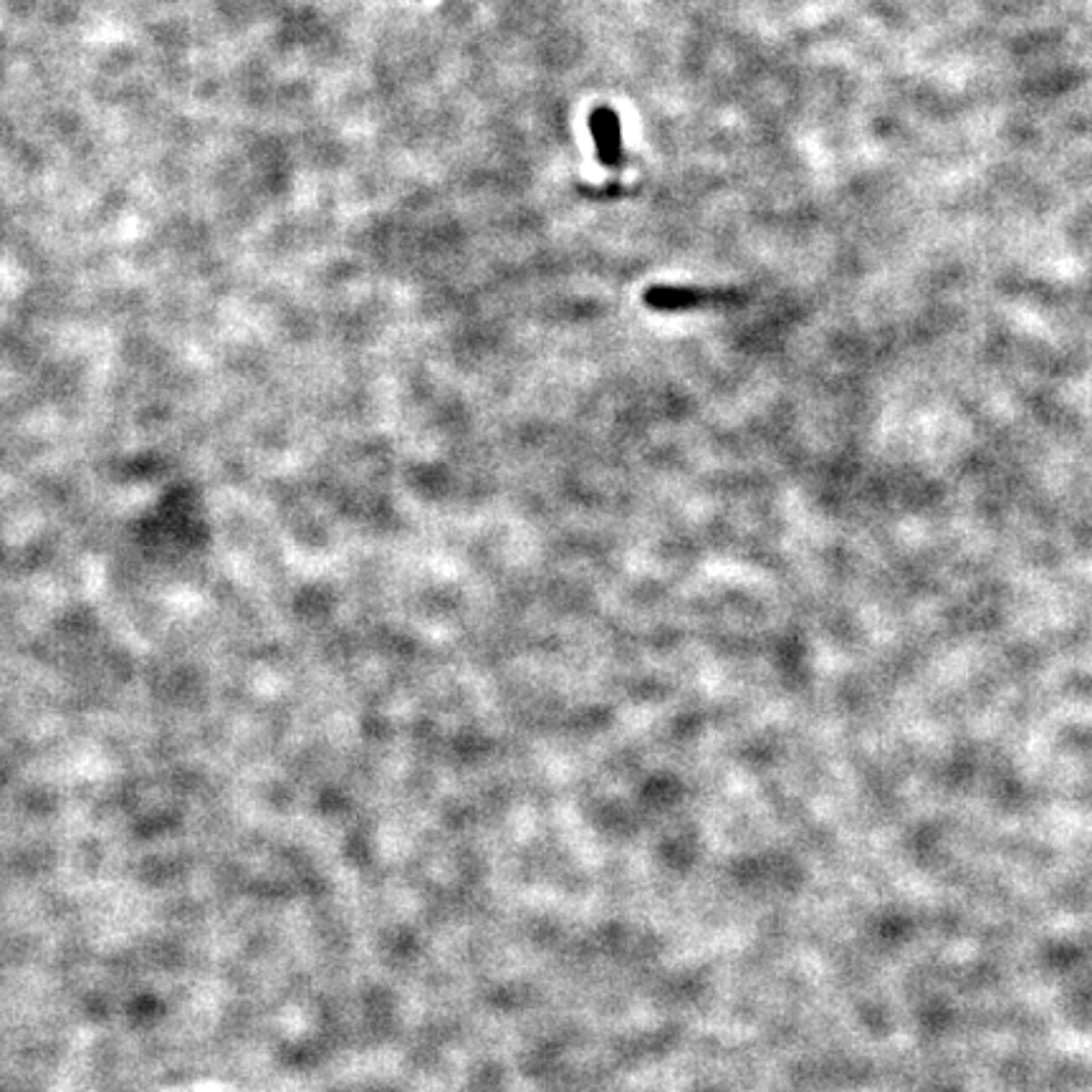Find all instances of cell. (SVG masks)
Masks as SVG:
<instances>
[{
	"instance_id": "cell-1",
	"label": "cell",
	"mask_w": 1092,
	"mask_h": 1092,
	"mask_svg": "<svg viewBox=\"0 0 1092 1092\" xmlns=\"http://www.w3.org/2000/svg\"><path fill=\"white\" fill-rule=\"evenodd\" d=\"M645 306L660 314H675V311H696L706 306H728L733 301L731 294L726 292H709V289L693 287H650L645 294Z\"/></svg>"
},
{
	"instance_id": "cell-2",
	"label": "cell",
	"mask_w": 1092,
	"mask_h": 1092,
	"mask_svg": "<svg viewBox=\"0 0 1092 1092\" xmlns=\"http://www.w3.org/2000/svg\"><path fill=\"white\" fill-rule=\"evenodd\" d=\"M589 129L595 139L597 157L605 167H615L623 157V142H620V117L613 109L600 107L589 115Z\"/></svg>"
}]
</instances>
